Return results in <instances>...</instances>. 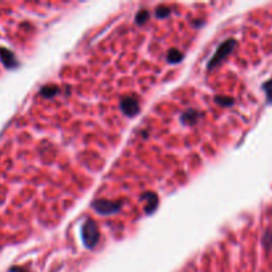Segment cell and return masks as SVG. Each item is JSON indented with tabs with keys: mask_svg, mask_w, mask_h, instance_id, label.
Listing matches in <instances>:
<instances>
[{
	"mask_svg": "<svg viewBox=\"0 0 272 272\" xmlns=\"http://www.w3.org/2000/svg\"><path fill=\"white\" fill-rule=\"evenodd\" d=\"M0 60L3 61V64L5 66H8V68L15 66V57H13V54L8 50H5V48H0Z\"/></svg>",
	"mask_w": 272,
	"mask_h": 272,
	"instance_id": "1",
	"label": "cell"
},
{
	"mask_svg": "<svg viewBox=\"0 0 272 272\" xmlns=\"http://www.w3.org/2000/svg\"><path fill=\"white\" fill-rule=\"evenodd\" d=\"M11 272H23V271H19L17 268H15V270H11Z\"/></svg>",
	"mask_w": 272,
	"mask_h": 272,
	"instance_id": "2",
	"label": "cell"
}]
</instances>
